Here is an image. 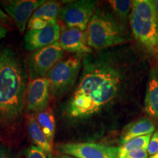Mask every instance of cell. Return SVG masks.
<instances>
[{
    "mask_svg": "<svg viewBox=\"0 0 158 158\" xmlns=\"http://www.w3.org/2000/svg\"><path fill=\"white\" fill-rule=\"evenodd\" d=\"M78 86L69 100L66 112L73 118H86L99 113L119 94L124 73L110 53L85 54Z\"/></svg>",
    "mask_w": 158,
    "mask_h": 158,
    "instance_id": "1",
    "label": "cell"
},
{
    "mask_svg": "<svg viewBox=\"0 0 158 158\" xmlns=\"http://www.w3.org/2000/svg\"><path fill=\"white\" fill-rule=\"evenodd\" d=\"M28 72L21 56L8 45H0V131L10 130L24 109Z\"/></svg>",
    "mask_w": 158,
    "mask_h": 158,
    "instance_id": "2",
    "label": "cell"
},
{
    "mask_svg": "<svg viewBox=\"0 0 158 158\" xmlns=\"http://www.w3.org/2000/svg\"><path fill=\"white\" fill-rule=\"evenodd\" d=\"M85 33L89 46L98 51L124 44L131 40L124 23L113 13L102 7L96 9Z\"/></svg>",
    "mask_w": 158,
    "mask_h": 158,
    "instance_id": "3",
    "label": "cell"
},
{
    "mask_svg": "<svg viewBox=\"0 0 158 158\" xmlns=\"http://www.w3.org/2000/svg\"><path fill=\"white\" fill-rule=\"evenodd\" d=\"M129 22L134 38L141 49L158 58V22L153 1H133Z\"/></svg>",
    "mask_w": 158,
    "mask_h": 158,
    "instance_id": "4",
    "label": "cell"
},
{
    "mask_svg": "<svg viewBox=\"0 0 158 158\" xmlns=\"http://www.w3.org/2000/svg\"><path fill=\"white\" fill-rule=\"evenodd\" d=\"M83 56L74 54L60 60L47 73L50 92L54 97H61L74 86L81 68Z\"/></svg>",
    "mask_w": 158,
    "mask_h": 158,
    "instance_id": "5",
    "label": "cell"
},
{
    "mask_svg": "<svg viewBox=\"0 0 158 158\" xmlns=\"http://www.w3.org/2000/svg\"><path fill=\"white\" fill-rule=\"evenodd\" d=\"M64 52L58 42L31 51L27 59V68L30 80L45 77L64 57Z\"/></svg>",
    "mask_w": 158,
    "mask_h": 158,
    "instance_id": "6",
    "label": "cell"
},
{
    "mask_svg": "<svg viewBox=\"0 0 158 158\" xmlns=\"http://www.w3.org/2000/svg\"><path fill=\"white\" fill-rule=\"evenodd\" d=\"M96 0H78L69 2L61 7L59 18L67 28L84 31L97 9Z\"/></svg>",
    "mask_w": 158,
    "mask_h": 158,
    "instance_id": "7",
    "label": "cell"
},
{
    "mask_svg": "<svg viewBox=\"0 0 158 158\" xmlns=\"http://www.w3.org/2000/svg\"><path fill=\"white\" fill-rule=\"evenodd\" d=\"M62 154L76 158H118V147L96 143H68L59 146Z\"/></svg>",
    "mask_w": 158,
    "mask_h": 158,
    "instance_id": "8",
    "label": "cell"
},
{
    "mask_svg": "<svg viewBox=\"0 0 158 158\" xmlns=\"http://www.w3.org/2000/svg\"><path fill=\"white\" fill-rule=\"evenodd\" d=\"M46 1L44 0H5L1 1L4 11L14 21L21 33L24 32L34 12Z\"/></svg>",
    "mask_w": 158,
    "mask_h": 158,
    "instance_id": "9",
    "label": "cell"
},
{
    "mask_svg": "<svg viewBox=\"0 0 158 158\" xmlns=\"http://www.w3.org/2000/svg\"><path fill=\"white\" fill-rule=\"evenodd\" d=\"M50 100V85L46 77L29 81L27 86L26 101L27 110L35 116L48 108Z\"/></svg>",
    "mask_w": 158,
    "mask_h": 158,
    "instance_id": "10",
    "label": "cell"
},
{
    "mask_svg": "<svg viewBox=\"0 0 158 158\" xmlns=\"http://www.w3.org/2000/svg\"><path fill=\"white\" fill-rule=\"evenodd\" d=\"M60 35V27L57 21L43 29L28 30L24 36L25 48L27 51H33L48 46L58 42Z\"/></svg>",
    "mask_w": 158,
    "mask_h": 158,
    "instance_id": "11",
    "label": "cell"
},
{
    "mask_svg": "<svg viewBox=\"0 0 158 158\" xmlns=\"http://www.w3.org/2000/svg\"><path fill=\"white\" fill-rule=\"evenodd\" d=\"M59 43L63 51L76 54H92V48L87 44L85 31L78 29L67 28L61 33Z\"/></svg>",
    "mask_w": 158,
    "mask_h": 158,
    "instance_id": "12",
    "label": "cell"
},
{
    "mask_svg": "<svg viewBox=\"0 0 158 158\" xmlns=\"http://www.w3.org/2000/svg\"><path fill=\"white\" fill-rule=\"evenodd\" d=\"M60 9V3L57 2H45L31 16L27 24L28 30L43 29L50 23L56 21V17L59 14Z\"/></svg>",
    "mask_w": 158,
    "mask_h": 158,
    "instance_id": "13",
    "label": "cell"
},
{
    "mask_svg": "<svg viewBox=\"0 0 158 158\" xmlns=\"http://www.w3.org/2000/svg\"><path fill=\"white\" fill-rule=\"evenodd\" d=\"M144 108L150 116L158 120V68H152L149 73Z\"/></svg>",
    "mask_w": 158,
    "mask_h": 158,
    "instance_id": "14",
    "label": "cell"
},
{
    "mask_svg": "<svg viewBox=\"0 0 158 158\" xmlns=\"http://www.w3.org/2000/svg\"><path fill=\"white\" fill-rule=\"evenodd\" d=\"M155 131V125L154 122L147 118H141L125 127L120 138L121 144L122 145L135 138L152 134Z\"/></svg>",
    "mask_w": 158,
    "mask_h": 158,
    "instance_id": "15",
    "label": "cell"
},
{
    "mask_svg": "<svg viewBox=\"0 0 158 158\" xmlns=\"http://www.w3.org/2000/svg\"><path fill=\"white\" fill-rule=\"evenodd\" d=\"M27 127H28L29 135L35 143V146L44 152L45 155L47 156V158H54V148L49 143L46 136L41 130L35 116L29 115L28 116Z\"/></svg>",
    "mask_w": 158,
    "mask_h": 158,
    "instance_id": "16",
    "label": "cell"
},
{
    "mask_svg": "<svg viewBox=\"0 0 158 158\" xmlns=\"http://www.w3.org/2000/svg\"><path fill=\"white\" fill-rule=\"evenodd\" d=\"M35 117L43 133L46 136L49 143L54 148V140L55 131H56V121H55L53 110L50 108H47L45 110L36 114Z\"/></svg>",
    "mask_w": 158,
    "mask_h": 158,
    "instance_id": "17",
    "label": "cell"
},
{
    "mask_svg": "<svg viewBox=\"0 0 158 158\" xmlns=\"http://www.w3.org/2000/svg\"><path fill=\"white\" fill-rule=\"evenodd\" d=\"M152 135V134H149L147 135L135 138L130 140L127 143L122 144L121 147H118V158H122L127 153L135 151V150L141 149H147Z\"/></svg>",
    "mask_w": 158,
    "mask_h": 158,
    "instance_id": "18",
    "label": "cell"
},
{
    "mask_svg": "<svg viewBox=\"0 0 158 158\" xmlns=\"http://www.w3.org/2000/svg\"><path fill=\"white\" fill-rule=\"evenodd\" d=\"M109 5L115 13L116 16L122 22L126 23L129 19L133 7V1L130 0H110Z\"/></svg>",
    "mask_w": 158,
    "mask_h": 158,
    "instance_id": "19",
    "label": "cell"
},
{
    "mask_svg": "<svg viewBox=\"0 0 158 158\" xmlns=\"http://www.w3.org/2000/svg\"><path fill=\"white\" fill-rule=\"evenodd\" d=\"M147 152L149 157L158 152V130H156L152 135L147 147Z\"/></svg>",
    "mask_w": 158,
    "mask_h": 158,
    "instance_id": "20",
    "label": "cell"
},
{
    "mask_svg": "<svg viewBox=\"0 0 158 158\" xmlns=\"http://www.w3.org/2000/svg\"><path fill=\"white\" fill-rule=\"evenodd\" d=\"M27 158H47L44 152L36 146H31L27 150Z\"/></svg>",
    "mask_w": 158,
    "mask_h": 158,
    "instance_id": "21",
    "label": "cell"
},
{
    "mask_svg": "<svg viewBox=\"0 0 158 158\" xmlns=\"http://www.w3.org/2000/svg\"><path fill=\"white\" fill-rule=\"evenodd\" d=\"M122 158H149V155L147 149H141L128 152Z\"/></svg>",
    "mask_w": 158,
    "mask_h": 158,
    "instance_id": "22",
    "label": "cell"
},
{
    "mask_svg": "<svg viewBox=\"0 0 158 158\" xmlns=\"http://www.w3.org/2000/svg\"><path fill=\"white\" fill-rule=\"evenodd\" d=\"M6 23H7L5 22L3 20L0 19V41L5 38L9 32V29Z\"/></svg>",
    "mask_w": 158,
    "mask_h": 158,
    "instance_id": "23",
    "label": "cell"
},
{
    "mask_svg": "<svg viewBox=\"0 0 158 158\" xmlns=\"http://www.w3.org/2000/svg\"><path fill=\"white\" fill-rule=\"evenodd\" d=\"M0 158H10L9 149L3 145H0Z\"/></svg>",
    "mask_w": 158,
    "mask_h": 158,
    "instance_id": "24",
    "label": "cell"
},
{
    "mask_svg": "<svg viewBox=\"0 0 158 158\" xmlns=\"http://www.w3.org/2000/svg\"><path fill=\"white\" fill-rule=\"evenodd\" d=\"M0 19L3 20V21L7 23L11 22L10 17L9 15L3 10L2 8H1V7H0Z\"/></svg>",
    "mask_w": 158,
    "mask_h": 158,
    "instance_id": "25",
    "label": "cell"
},
{
    "mask_svg": "<svg viewBox=\"0 0 158 158\" xmlns=\"http://www.w3.org/2000/svg\"><path fill=\"white\" fill-rule=\"evenodd\" d=\"M153 4H154V7H155L156 18H157V22H158V0H154Z\"/></svg>",
    "mask_w": 158,
    "mask_h": 158,
    "instance_id": "26",
    "label": "cell"
},
{
    "mask_svg": "<svg viewBox=\"0 0 158 158\" xmlns=\"http://www.w3.org/2000/svg\"><path fill=\"white\" fill-rule=\"evenodd\" d=\"M56 158H76L73 157V156L70 155H64V154H61V155H59L57 156Z\"/></svg>",
    "mask_w": 158,
    "mask_h": 158,
    "instance_id": "27",
    "label": "cell"
},
{
    "mask_svg": "<svg viewBox=\"0 0 158 158\" xmlns=\"http://www.w3.org/2000/svg\"><path fill=\"white\" fill-rule=\"evenodd\" d=\"M149 158H158V152L157 154H155V155H152V156H150Z\"/></svg>",
    "mask_w": 158,
    "mask_h": 158,
    "instance_id": "28",
    "label": "cell"
}]
</instances>
